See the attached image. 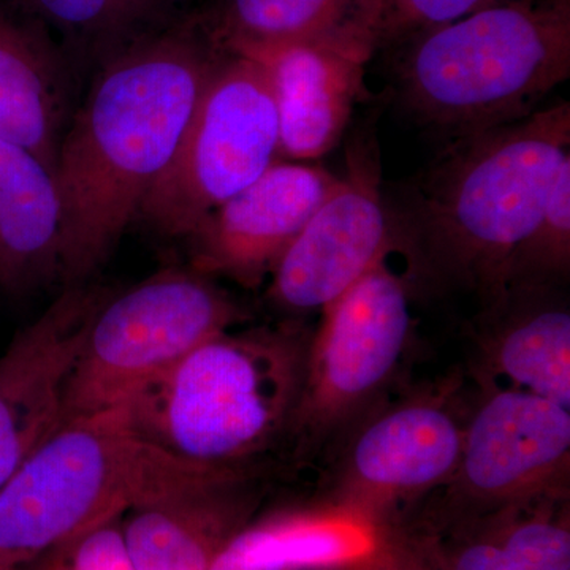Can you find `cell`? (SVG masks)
Returning <instances> with one entry per match:
<instances>
[{"label": "cell", "mask_w": 570, "mask_h": 570, "mask_svg": "<svg viewBox=\"0 0 570 570\" xmlns=\"http://www.w3.org/2000/svg\"><path fill=\"white\" fill-rule=\"evenodd\" d=\"M220 55L189 14L97 67L55 164L67 287L91 277L137 219Z\"/></svg>", "instance_id": "obj_1"}, {"label": "cell", "mask_w": 570, "mask_h": 570, "mask_svg": "<svg viewBox=\"0 0 570 570\" xmlns=\"http://www.w3.org/2000/svg\"><path fill=\"white\" fill-rule=\"evenodd\" d=\"M570 105L460 140L428 174L407 214L415 265L493 303L569 159Z\"/></svg>", "instance_id": "obj_2"}, {"label": "cell", "mask_w": 570, "mask_h": 570, "mask_svg": "<svg viewBox=\"0 0 570 570\" xmlns=\"http://www.w3.org/2000/svg\"><path fill=\"white\" fill-rule=\"evenodd\" d=\"M309 340L298 325L209 337L127 403L135 430L202 466L247 471L291 431Z\"/></svg>", "instance_id": "obj_3"}, {"label": "cell", "mask_w": 570, "mask_h": 570, "mask_svg": "<svg viewBox=\"0 0 570 570\" xmlns=\"http://www.w3.org/2000/svg\"><path fill=\"white\" fill-rule=\"evenodd\" d=\"M225 471L142 438L127 404L66 420L0 489V568H24L134 505Z\"/></svg>", "instance_id": "obj_4"}, {"label": "cell", "mask_w": 570, "mask_h": 570, "mask_svg": "<svg viewBox=\"0 0 570 570\" xmlns=\"http://www.w3.org/2000/svg\"><path fill=\"white\" fill-rule=\"evenodd\" d=\"M570 75V0H504L415 33L401 85L426 122L468 137L527 118Z\"/></svg>", "instance_id": "obj_5"}, {"label": "cell", "mask_w": 570, "mask_h": 570, "mask_svg": "<svg viewBox=\"0 0 570 570\" xmlns=\"http://www.w3.org/2000/svg\"><path fill=\"white\" fill-rule=\"evenodd\" d=\"M242 318L234 298L195 269H164L100 298L67 381L62 422L129 403Z\"/></svg>", "instance_id": "obj_6"}, {"label": "cell", "mask_w": 570, "mask_h": 570, "mask_svg": "<svg viewBox=\"0 0 570 570\" xmlns=\"http://www.w3.org/2000/svg\"><path fill=\"white\" fill-rule=\"evenodd\" d=\"M279 156V121L257 63L223 51L174 159L138 217L167 236H190L202 220L254 183Z\"/></svg>", "instance_id": "obj_7"}, {"label": "cell", "mask_w": 570, "mask_h": 570, "mask_svg": "<svg viewBox=\"0 0 570 570\" xmlns=\"http://www.w3.org/2000/svg\"><path fill=\"white\" fill-rule=\"evenodd\" d=\"M322 313L288 431L302 456L322 452L367 412L395 376L412 333L409 284L389 257Z\"/></svg>", "instance_id": "obj_8"}, {"label": "cell", "mask_w": 570, "mask_h": 570, "mask_svg": "<svg viewBox=\"0 0 570 570\" xmlns=\"http://www.w3.org/2000/svg\"><path fill=\"white\" fill-rule=\"evenodd\" d=\"M570 409L517 389H485L468 415L455 472L436 491L449 531L504 510L568 499Z\"/></svg>", "instance_id": "obj_9"}, {"label": "cell", "mask_w": 570, "mask_h": 570, "mask_svg": "<svg viewBox=\"0 0 570 570\" xmlns=\"http://www.w3.org/2000/svg\"><path fill=\"white\" fill-rule=\"evenodd\" d=\"M439 385L370 409L341 452L330 501L395 527L401 510L441 490L463 449L468 415Z\"/></svg>", "instance_id": "obj_10"}, {"label": "cell", "mask_w": 570, "mask_h": 570, "mask_svg": "<svg viewBox=\"0 0 570 570\" xmlns=\"http://www.w3.org/2000/svg\"><path fill=\"white\" fill-rule=\"evenodd\" d=\"M379 165L360 148L272 273L269 296L288 311L325 309L393 250Z\"/></svg>", "instance_id": "obj_11"}, {"label": "cell", "mask_w": 570, "mask_h": 570, "mask_svg": "<svg viewBox=\"0 0 570 570\" xmlns=\"http://www.w3.org/2000/svg\"><path fill=\"white\" fill-rule=\"evenodd\" d=\"M340 176L309 163L276 160L242 193L202 220L193 235L195 272L255 287L335 189Z\"/></svg>", "instance_id": "obj_12"}, {"label": "cell", "mask_w": 570, "mask_h": 570, "mask_svg": "<svg viewBox=\"0 0 570 570\" xmlns=\"http://www.w3.org/2000/svg\"><path fill=\"white\" fill-rule=\"evenodd\" d=\"M374 48L367 37L336 36L232 52L264 71L279 121V156L311 163L335 148L362 96Z\"/></svg>", "instance_id": "obj_13"}, {"label": "cell", "mask_w": 570, "mask_h": 570, "mask_svg": "<svg viewBox=\"0 0 570 570\" xmlns=\"http://www.w3.org/2000/svg\"><path fill=\"white\" fill-rule=\"evenodd\" d=\"M100 298L70 285L0 355V489L61 426L67 381Z\"/></svg>", "instance_id": "obj_14"}, {"label": "cell", "mask_w": 570, "mask_h": 570, "mask_svg": "<svg viewBox=\"0 0 570 570\" xmlns=\"http://www.w3.org/2000/svg\"><path fill=\"white\" fill-rule=\"evenodd\" d=\"M261 491L247 471H225L127 510L124 546L135 570H212L254 520Z\"/></svg>", "instance_id": "obj_15"}, {"label": "cell", "mask_w": 570, "mask_h": 570, "mask_svg": "<svg viewBox=\"0 0 570 570\" xmlns=\"http://www.w3.org/2000/svg\"><path fill=\"white\" fill-rule=\"evenodd\" d=\"M546 285H513L490 303L478 335L483 389H517L570 409L569 307L540 292Z\"/></svg>", "instance_id": "obj_16"}, {"label": "cell", "mask_w": 570, "mask_h": 570, "mask_svg": "<svg viewBox=\"0 0 570 570\" xmlns=\"http://www.w3.org/2000/svg\"><path fill=\"white\" fill-rule=\"evenodd\" d=\"M387 524L337 502L249 521L212 570H346L381 546Z\"/></svg>", "instance_id": "obj_17"}, {"label": "cell", "mask_w": 570, "mask_h": 570, "mask_svg": "<svg viewBox=\"0 0 570 570\" xmlns=\"http://www.w3.org/2000/svg\"><path fill=\"white\" fill-rule=\"evenodd\" d=\"M62 205L40 157L0 141V288L20 295L61 279Z\"/></svg>", "instance_id": "obj_18"}, {"label": "cell", "mask_w": 570, "mask_h": 570, "mask_svg": "<svg viewBox=\"0 0 570 570\" xmlns=\"http://www.w3.org/2000/svg\"><path fill=\"white\" fill-rule=\"evenodd\" d=\"M426 535L439 570H570L568 499H547Z\"/></svg>", "instance_id": "obj_19"}, {"label": "cell", "mask_w": 570, "mask_h": 570, "mask_svg": "<svg viewBox=\"0 0 570 570\" xmlns=\"http://www.w3.org/2000/svg\"><path fill=\"white\" fill-rule=\"evenodd\" d=\"M379 0H214L195 14L220 51L317 37H367L377 45Z\"/></svg>", "instance_id": "obj_20"}, {"label": "cell", "mask_w": 570, "mask_h": 570, "mask_svg": "<svg viewBox=\"0 0 570 570\" xmlns=\"http://www.w3.org/2000/svg\"><path fill=\"white\" fill-rule=\"evenodd\" d=\"M51 37L67 62L100 67L184 14L183 0H14Z\"/></svg>", "instance_id": "obj_21"}, {"label": "cell", "mask_w": 570, "mask_h": 570, "mask_svg": "<svg viewBox=\"0 0 570 570\" xmlns=\"http://www.w3.org/2000/svg\"><path fill=\"white\" fill-rule=\"evenodd\" d=\"M70 66L43 28L14 0L0 3V89L66 119Z\"/></svg>", "instance_id": "obj_22"}, {"label": "cell", "mask_w": 570, "mask_h": 570, "mask_svg": "<svg viewBox=\"0 0 570 570\" xmlns=\"http://www.w3.org/2000/svg\"><path fill=\"white\" fill-rule=\"evenodd\" d=\"M569 266L570 157L551 187L538 224L517 250L509 288L513 285H546L553 277L568 275Z\"/></svg>", "instance_id": "obj_23"}, {"label": "cell", "mask_w": 570, "mask_h": 570, "mask_svg": "<svg viewBox=\"0 0 570 570\" xmlns=\"http://www.w3.org/2000/svg\"><path fill=\"white\" fill-rule=\"evenodd\" d=\"M124 517V515H122ZM105 521L41 554L22 570H135L124 546L121 520Z\"/></svg>", "instance_id": "obj_24"}, {"label": "cell", "mask_w": 570, "mask_h": 570, "mask_svg": "<svg viewBox=\"0 0 570 570\" xmlns=\"http://www.w3.org/2000/svg\"><path fill=\"white\" fill-rule=\"evenodd\" d=\"M63 129L66 119L50 108L0 89V141L36 154L52 174Z\"/></svg>", "instance_id": "obj_25"}, {"label": "cell", "mask_w": 570, "mask_h": 570, "mask_svg": "<svg viewBox=\"0 0 570 570\" xmlns=\"http://www.w3.org/2000/svg\"><path fill=\"white\" fill-rule=\"evenodd\" d=\"M504 0H379L377 43L449 24Z\"/></svg>", "instance_id": "obj_26"}, {"label": "cell", "mask_w": 570, "mask_h": 570, "mask_svg": "<svg viewBox=\"0 0 570 570\" xmlns=\"http://www.w3.org/2000/svg\"><path fill=\"white\" fill-rule=\"evenodd\" d=\"M346 570H439L430 540L423 532L390 527L387 534L370 557Z\"/></svg>", "instance_id": "obj_27"}, {"label": "cell", "mask_w": 570, "mask_h": 570, "mask_svg": "<svg viewBox=\"0 0 570 570\" xmlns=\"http://www.w3.org/2000/svg\"><path fill=\"white\" fill-rule=\"evenodd\" d=\"M0 570H22L21 568H0Z\"/></svg>", "instance_id": "obj_28"}]
</instances>
